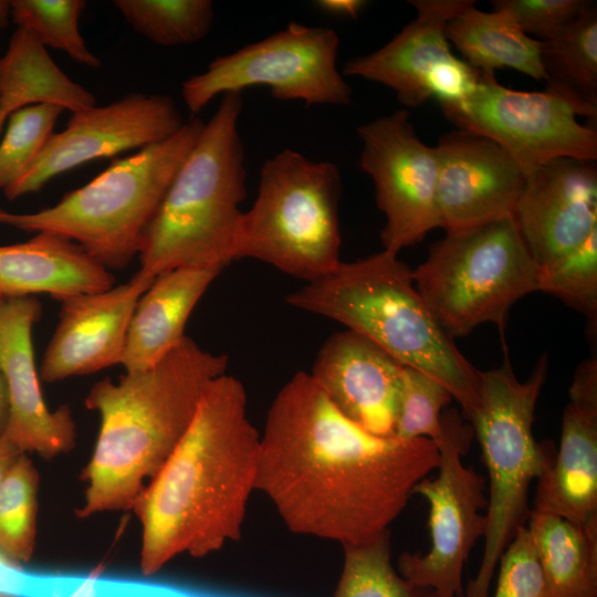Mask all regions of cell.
I'll return each instance as SVG.
<instances>
[{
  "instance_id": "ab89813d",
  "label": "cell",
  "mask_w": 597,
  "mask_h": 597,
  "mask_svg": "<svg viewBox=\"0 0 597 597\" xmlns=\"http://www.w3.org/2000/svg\"><path fill=\"white\" fill-rule=\"evenodd\" d=\"M9 419V394L3 376L2 369L0 367V437L3 436Z\"/></svg>"
},
{
  "instance_id": "5b68a950",
  "label": "cell",
  "mask_w": 597,
  "mask_h": 597,
  "mask_svg": "<svg viewBox=\"0 0 597 597\" xmlns=\"http://www.w3.org/2000/svg\"><path fill=\"white\" fill-rule=\"evenodd\" d=\"M242 105L241 94H224L205 123L144 232L140 274L156 277L179 268L223 270L235 261L247 196L239 133Z\"/></svg>"
},
{
  "instance_id": "60d3db41",
  "label": "cell",
  "mask_w": 597,
  "mask_h": 597,
  "mask_svg": "<svg viewBox=\"0 0 597 597\" xmlns=\"http://www.w3.org/2000/svg\"><path fill=\"white\" fill-rule=\"evenodd\" d=\"M11 20V3L10 1L0 0V27H7Z\"/></svg>"
},
{
  "instance_id": "cb8c5ba5",
  "label": "cell",
  "mask_w": 597,
  "mask_h": 597,
  "mask_svg": "<svg viewBox=\"0 0 597 597\" xmlns=\"http://www.w3.org/2000/svg\"><path fill=\"white\" fill-rule=\"evenodd\" d=\"M38 104L73 114L95 106L96 98L56 65L29 30L17 27L0 57V134L13 112Z\"/></svg>"
},
{
  "instance_id": "484cf974",
  "label": "cell",
  "mask_w": 597,
  "mask_h": 597,
  "mask_svg": "<svg viewBox=\"0 0 597 597\" xmlns=\"http://www.w3.org/2000/svg\"><path fill=\"white\" fill-rule=\"evenodd\" d=\"M551 597H597V522L531 510L527 521Z\"/></svg>"
},
{
  "instance_id": "836d02e7",
  "label": "cell",
  "mask_w": 597,
  "mask_h": 597,
  "mask_svg": "<svg viewBox=\"0 0 597 597\" xmlns=\"http://www.w3.org/2000/svg\"><path fill=\"white\" fill-rule=\"evenodd\" d=\"M538 291L562 300L596 323L597 230L554 265L538 270Z\"/></svg>"
},
{
  "instance_id": "6da1fadb",
  "label": "cell",
  "mask_w": 597,
  "mask_h": 597,
  "mask_svg": "<svg viewBox=\"0 0 597 597\" xmlns=\"http://www.w3.org/2000/svg\"><path fill=\"white\" fill-rule=\"evenodd\" d=\"M438 463L432 440L369 433L300 371L269 408L255 490L291 532L353 544L389 530Z\"/></svg>"
},
{
  "instance_id": "ba28073f",
  "label": "cell",
  "mask_w": 597,
  "mask_h": 597,
  "mask_svg": "<svg viewBox=\"0 0 597 597\" xmlns=\"http://www.w3.org/2000/svg\"><path fill=\"white\" fill-rule=\"evenodd\" d=\"M342 190L334 163L293 149L266 159L256 199L243 212L235 260L255 259L306 283L332 272L342 262Z\"/></svg>"
},
{
  "instance_id": "b9f144b4",
  "label": "cell",
  "mask_w": 597,
  "mask_h": 597,
  "mask_svg": "<svg viewBox=\"0 0 597 597\" xmlns=\"http://www.w3.org/2000/svg\"><path fill=\"white\" fill-rule=\"evenodd\" d=\"M0 597H13V595L2 588H0Z\"/></svg>"
},
{
  "instance_id": "f1b7e54d",
  "label": "cell",
  "mask_w": 597,
  "mask_h": 597,
  "mask_svg": "<svg viewBox=\"0 0 597 597\" xmlns=\"http://www.w3.org/2000/svg\"><path fill=\"white\" fill-rule=\"evenodd\" d=\"M342 574L333 597H436L398 574L391 563L390 531L344 544Z\"/></svg>"
},
{
  "instance_id": "30bf717a",
  "label": "cell",
  "mask_w": 597,
  "mask_h": 597,
  "mask_svg": "<svg viewBox=\"0 0 597 597\" xmlns=\"http://www.w3.org/2000/svg\"><path fill=\"white\" fill-rule=\"evenodd\" d=\"M339 38L333 29L290 22L283 30L218 56L181 85L188 111L200 113L218 95L265 86L279 101L347 105L352 87L337 69Z\"/></svg>"
},
{
  "instance_id": "44dd1931",
  "label": "cell",
  "mask_w": 597,
  "mask_h": 597,
  "mask_svg": "<svg viewBox=\"0 0 597 597\" xmlns=\"http://www.w3.org/2000/svg\"><path fill=\"white\" fill-rule=\"evenodd\" d=\"M416 17L379 49L348 60L342 74L390 88L407 107L430 100L432 72L454 56L446 35L448 22L474 0H410Z\"/></svg>"
},
{
  "instance_id": "8992f818",
  "label": "cell",
  "mask_w": 597,
  "mask_h": 597,
  "mask_svg": "<svg viewBox=\"0 0 597 597\" xmlns=\"http://www.w3.org/2000/svg\"><path fill=\"white\" fill-rule=\"evenodd\" d=\"M205 122H185L171 137L117 158L54 206L18 213L0 207V226L49 232L78 244L108 270L127 266Z\"/></svg>"
},
{
  "instance_id": "9c48e42d",
  "label": "cell",
  "mask_w": 597,
  "mask_h": 597,
  "mask_svg": "<svg viewBox=\"0 0 597 597\" xmlns=\"http://www.w3.org/2000/svg\"><path fill=\"white\" fill-rule=\"evenodd\" d=\"M412 279L452 338L465 336L484 323L502 331L510 308L538 291V268L512 217L446 232L412 271Z\"/></svg>"
},
{
  "instance_id": "4fadbf2b",
  "label": "cell",
  "mask_w": 597,
  "mask_h": 597,
  "mask_svg": "<svg viewBox=\"0 0 597 597\" xmlns=\"http://www.w3.org/2000/svg\"><path fill=\"white\" fill-rule=\"evenodd\" d=\"M357 134L359 167L373 180L377 207L386 219L383 248L398 254L440 228L436 147L420 139L407 109L363 124Z\"/></svg>"
},
{
  "instance_id": "8fae6325",
  "label": "cell",
  "mask_w": 597,
  "mask_h": 597,
  "mask_svg": "<svg viewBox=\"0 0 597 597\" xmlns=\"http://www.w3.org/2000/svg\"><path fill=\"white\" fill-rule=\"evenodd\" d=\"M443 436L436 443L439 463L434 478H425L412 495L429 504L430 548L427 553L404 552L398 570L410 583L431 588L436 597H464L462 575L475 542L485 532V481L464 465L462 457L472 429L455 410L442 415Z\"/></svg>"
},
{
  "instance_id": "f35d334b",
  "label": "cell",
  "mask_w": 597,
  "mask_h": 597,
  "mask_svg": "<svg viewBox=\"0 0 597 597\" xmlns=\"http://www.w3.org/2000/svg\"><path fill=\"white\" fill-rule=\"evenodd\" d=\"M22 453L23 452L3 436L0 437V486L14 462Z\"/></svg>"
},
{
  "instance_id": "d590c367",
  "label": "cell",
  "mask_w": 597,
  "mask_h": 597,
  "mask_svg": "<svg viewBox=\"0 0 597 597\" xmlns=\"http://www.w3.org/2000/svg\"><path fill=\"white\" fill-rule=\"evenodd\" d=\"M591 3L588 0H495L492 8L507 11L523 32L542 42L559 34Z\"/></svg>"
},
{
  "instance_id": "e0dca14e",
  "label": "cell",
  "mask_w": 597,
  "mask_h": 597,
  "mask_svg": "<svg viewBox=\"0 0 597 597\" xmlns=\"http://www.w3.org/2000/svg\"><path fill=\"white\" fill-rule=\"evenodd\" d=\"M41 310L32 296L0 302V367L9 394L3 437L23 453L51 459L74 448L76 427L70 407L50 410L41 391L32 342Z\"/></svg>"
},
{
  "instance_id": "4316f807",
  "label": "cell",
  "mask_w": 597,
  "mask_h": 597,
  "mask_svg": "<svg viewBox=\"0 0 597 597\" xmlns=\"http://www.w3.org/2000/svg\"><path fill=\"white\" fill-rule=\"evenodd\" d=\"M546 90L597 117V6L593 2L556 36L541 42Z\"/></svg>"
},
{
  "instance_id": "4dcf8cb0",
  "label": "cell",
  "mask_w": 597,
  "mask_h": 597,
  "mask_svg": "<svg viewBox=\"0 0 597 597\" xmlns=\"http://www.w3.org/2000/svg\"><path fill=\"white\" fill-rule=\"evenodd\" d=\"M11 21L29 30L41 44L64 52L75 62L92 69L100 59L87 48L78 28L86 7L83 0H12Z\"/></svg>"
},
{
  "instance_id": "ffe728a7",
  "label": "cell",
  "mask_w": 597,
  "mask_h": 597,
  "mask_svg": "<svg viewBox=\"0 0 597 597\" xmlns=\"http://www.w3.org/2000/svg\"><path fill=\"white\" fill-rule=\"evenodd\" d=\"M533 511L577 524L597 522V359L583 362L569 388L558 450L537 479Z\"/></svg>"
},
{
  "instance_id": "9a60e30c",
  "label": "cell",
  "mask_w": 597,
  "mask_h": 597,
  "mask_svg": "<svg viewBox=\"0 0 597 597\" xmlns=\"http://www.w3.org/2000/svg\"><path fill=\"white\" fill-rule=\"evenodd\" d=\"M513 220L538 270L597 230L596 160L556 158L526 174Z\"/></svg>"
},
{
  "instance_id": "277c9868",
  "label": "cell",
  "mask_w": 597,
  "mask_h": 597,
  "mask_svg": "<svg viewBox=\"0 0 597 597\" xmlns=\"http://www.w3.org/2000/svg\"><path fill=\"white\" fill-rule=\"evenodd\" d=\"M298 310L342 323L402 366L441 383L468 419L479 401L480 370L455 346L418 292L412 271L384 250L341 262L286 296Z\"/></svg>"
},
{
  "instance_id": "f546056e",
  "label": "cell",
  "mask_w": 597,
  "mask_h": 597,
  "mask_svg": "<svg viewBox=\"0 0 597 597\" xmlns=\"http://www.w3.org/2000/svg\"><path fill=\"white\" fill-rule=\"evenodd\" d=\"M39 474L22 453L0 486V564L20 569L33 555Z\"/></svg>"
},
{
  "instance_id": "52a82bcc",
  "label": "cell",
  "mask_w": 597,
  "mask_h": 597,
  "mask_svg": "<svg viewBox=\"0 0 597 597\" xmlns=\"http://www.w3.org/2000/svg\"><path fill=\"white\" fill-rule=\"evenodd\" d=\"M548 373L544 354L525 381L507 355L498 367L480 370L479 401L468 420L479 441L489 476L484 546L476 575L464 597H489L499 561L515 532L527 524L531 483L552 465L551 442L533 434L536 404Z\"/></svg>"
},
{
  "instance_id": "7402d4cb",
  "label": "cell",
  "mask_w": 597,
  "mask_h": 597,
  "mask_svg": "<svg viewBox=\"0 0 597 597\" xmlns=\"http://www.w3.org/2000/svg\"><path fill=\"white\" fill-rule=\"evenodd\" d=\"M113 284L108 269L63 237L39 232L28 241L0 245V297L48 294L62 302Z\"/></svg>"
},
{
  "instance_id": "83f0119b",
  "label": "cell",
  "mask_w": 597,
  "mask_h": 597,
  "mask_svg": "<svg viewBox=\"0 0 597 597\" xmlns=\"http://www.w3.org/2000/svg\"><path fill=\"white\" fill-rule=\"evenodd\" d=\"M113 6L137 33L160 46L201 41L214 20L210 0H115Z\"/></svg>"
},
{
  "instance_id": "e575fe53",
  "label": "cell",
  "mask_w": 597,
  "mask_h": 597,
  "mask_svg": "<svg viewBox=\"0 0 597 597\" xmlns=\"http://www.w3.org/2000/svg\"><path fill=\"white\" fill-rule=\"evenodd\" d=\"M493 597H551L549 587L527 525L520 527L499 561Z\"/></svg>"
},
{
  "instance_id": "7a4b0ae2",
  "label": "cell",
  "mask_w": 597,
  "mask_h": 597,
  "mask_svg": "<svg viewBox=\"0 0 597 597\" xmlns=\"http://www.w3.org/2000/svg\"><path fill=\"white\" fill-rule=\"evenodd\" d=\"M259 455L245 388L224 374L209 384L186 433L133 506L143 575L180 554L203 557L241 537Z\"/></svg>"
},
{
  "instance_id": "d6a6232c",
  "label": "cell",
  "mask_w": 597,
  "mask_h": 597,
  "mask_svg": "<svg viewBox=\"0 0 597 597\" xmlns=\"http://www.w3.org/2000/svg\"><path fill=\"white\" fill-rule=\"evenodd\" d=\"M450 391L429 375L404 366L395 437L426 438L437 443L443 436L442 409L452 400Z\"/></svg>"
},
{
  "instance_id": "7bdbcfd3",
  "label": "cell",
  "mask_w": 597,
  "mask_h": 597,
  "mask_svg": "<svg viewBox=\"0 0 597 597\" xmlns=\"http://www.w3.org/2000/svg\"><path fill=\"white\" fill-rule=\"evenodd\" d=\"M3 297H0V302L2 301Z\"/></svg>"
},
{
  "instance_id": "5bb4252c",
  "label": "cell",
  "mask_w": 597,
  "mask_h": 597,
  "mask_svg": "<svg viewBox=\"0 0 597 597\" xmlns=\"http://www.w3.org/2000/svg\"><path fill=\"white\" fill-rule=\"evenodd\" d=\"M184 124L175 101L163 94L130 93L73 113L3 195L11 201L36 192L54 177L91 160L160 143Z\"/></svg>"
},
{
  "instance_id": "ac0fdd59",
  "label": "cell",
  "mask_w": 597,
  "mask_h": 597,
  "mask_svg": "<svg viewBox=\"0 0 597 597\" xmlns=\"http://www.w3.org/2000/svg\"><path fill=\"white\" fill-rule=\"evenodd\" d=\"M154 280L137 272L124 284L62 301L41 379L54 383L121 364L134 310Z\"/></svg>"
},
{
  "instance_id": "2e32d148",
  "label": "cell",
  "mask_w": 597,
  "mask_h": 597,
  "mask_svg": "<svg viewBox=\"0 0 597 597\" xmlns=\"http://www.w3.org/2000/svg\"><path fill=\"white\" fill-rule=\"evenodd\" d=\"M434 147L440 228L457 232L513 217L526 175L499 145L457 128Z\"/></svg>"
},
{
  "instance_id": "3957f363",
  "label": "cell",
  "mask_w": 597,
  "mask_h": 597,
  "mask_svg": "<svg viewBox=\"0 0 597 597\" xmlns=\"http://www.w3.org/2000/svg\"><path fill=\"white\" fill-rule=\"evenodd\" d=\"M228 356L185 337L154 366L96 381L85 406L100 416L80 517L132 511L189 428L209 384L227 374Z\"/></svg>"
},
{
  "instance_id": "d4e9b609",
  "label": "cell",
  "mask_w": 597,
  "mask_h": 597,
  "mask_svg": "<svg viewBox=\"0 0 597 597\" xmlns=\"http://www.w3.org/2000/svg\"><path fill=\"white\" fill-rule=\"evenodd\" d=\"M446 35L472 69L481 73L512 69L535 80H546L541 41L527 35L505 10L465 8L446 28Z\"/></svg>"
},
{
  "instance_id": "d6986e66",
  "label": "cell",
  "mask_w": 597,
  "mask_h": 597,
  "mask_svg": "<svg viewBox=\"0 0 597 597\" xmlns=\"http://www.w3.org/2000/svg\"><path fill=\"white\" fill-rule=\"evenodd\" d=\"M402 369L379 346L346 329L324 342L310 374L354 423L378 437H395Z\"/></svg>"
},
{
  "instance_id": "603a6c76",
  "label": "cell",
  "mask_w": 597,
  "mask_h": 597,
  "mask_svg": "<svg viewBox=\"0 0 597 597\" xmlns=\"http://www.w3.org/2000/svg\"><path fill=\"white\" fill-rule=\"evenodd\" d=\"M222 270L179 268L157 275L134 310L121 365L147 369L186 336L187 321Z\"/></svg>"
},
{
  "instance_id": "74e56055",
  "label": "cell",
  "mask_w": 597,
  "mask_h": 597,
  "mask_svg": "<svg viewBox=\"0 0 597 597\" xmlns=\"http://www.w3.org/2000/svg\"><path fill=\"white\" fill-rule=\"evenodd\" d=\"M367 3L363 0H318L314 2L315 7L324 13L348 19H357Z\"/></svg>"
},
{
  "instance_id": "1f68e13d",
  "label": "cell",
  "mask_w": 597,
  "mask_h": 597,
  "mask_svg": "<svg viewBox=\"0 0 597 597\" xmlns=\"http://www.w3.org/2000/svg\"><path fill=\"white\" fill-rule=\"evenodd\" d=\"M64 109L38 104L13 112L0 142V189L10 187L38 156Z\"/></svg>"
},
{
  "instance_id": "8d00e7d4",
  "label": "cell",
  "mask_w": 597,
  "mask_h": 597,
  "mask_svg": "<svg viewBox=\"0 0 597 597\" xmlns=\"http://www.w3.org/2000/svg\"><path fill=\"white\" fill-rule=\"evenodd\" d=\"M480 73L457 56L444 61L432 72L427 82L430 97H436L440 105H453L463 102L475 90Z\"/></svg>"
},
{
  "instance_id": "7c38bea8",
  "label": "cell",
  "mask_w": 597,
  "mask_h": 597,
  "mask_svg": "<svg viewBox=\"0 0 597 597\" xmlns=\"http://www.w3.org/2000/svg\"><path fill=\"white\" fill-rule=\"evenodd\" d=\"M480 73L463 102L441 105L458 129L499 145L525 172L556 158L597 159V130L584 125V111L549 90L526 92L503 86L493 73Z\"/></svg>"
}]
</instances>
